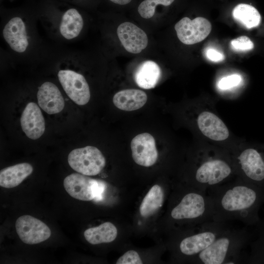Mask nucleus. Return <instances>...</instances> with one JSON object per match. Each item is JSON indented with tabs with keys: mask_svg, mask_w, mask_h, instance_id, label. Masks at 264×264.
I'll use <instances>...</instances> for the list:
<instances>
[{
	"mask_svg": "<svg viewBox=\"0 0 264 264\" xmlns=\"http://www.w3.org/2000/svg\"><path fill=\"white\" fill-rule=\"evenodd\" d=\"M223 187L211 198L213 216L221 220L242 218L251 223L256 221L259 208L264 202V191L240 178L239 181Z\"/></svg>",
	"mask_w": 264,
	"mask_h": 264,
	"instance_id": "f257e3e1",
	"label": "nucleus"
},
{
	"mask_svg": "<svg viewBox=\"0 0 264 264\" xmlns=\"http://www.w3.org/2000/svg\"><path fill=\"white\" fill-rule=\"evenodd\" d=\"M237 175L229 150L202 143L200 159L196 169L195 178L202 191L222 184Z\"/></svg>",
	"mask_w": 264,
	"mask_h": 264,
	"instance_id": "f03ea898",
	"label": "nucleus"
},
{
	"mask_svg": "<svg viewBox=\"0 0 264 264\" xmlns=\"http://www.w3.org/2000/svg\"><path fill=\"white\" fill-rule=\"evenodd\" d=\"M237 176L264 191V157L242 140L230 151Z\"/></svg>",
	"mask_w": 264,
	"mask_h": 264,
	"instance_id": "7ed1b4c3",
	"label": "nucleus"
},
{
	"mask_svg": "<svg viewBox=\"0 0 264 264\" xmlns=\"http://www.w3.org/2000/svg\"><path fill=\"white\" fill-rule=\"evenodd\" d=\"M64 186L67 193L75 199L95 201L102 200L107 187L103 180L78 173L67 176L64 180Z\"/></svg>",
	"mask_w": 264,
	"mask_h": 264,
	"instance_id": "20e7f679",
	"label": "nucleus"
},
{
	"mask_svg": "<svg viewBox=\"0 0 264 264\" xmlns=\"http://www.w3.org/2000/svg\"><path fill=\"white\" fill-rule=\"evenodd\" d=\"M214 214L211 199L202 193L191 192L185 195L180 202L171 211V215L175 220L205 219Z\"/></svg>",
	"mask_w": 264,
	"mask_h": 264,
	"instance_id": "39448f33",
	"label": "nucleus"
},
{
	"mask_svg": "<svg viewBox=\"0 0 264 264\" xmlns=\"http://www.w3.org/2000/svg\"><path fill=\"white\" fill-rule=\"evenodd\" d=\"M68 163L77 172L88 176L99 174L106 165V159L96 147L88 146L74 149L68 155Z\"/></svg>",
	"mask_w": 264,
	"mask_h": 264,
	"instance_id": "423d86ee",
	"label": "nucleus"
},
{
	"mask_svg": "<svg viewBox=\"0 0 264 264\" xmlns=\"http://www.w3.org/2000/svg\"><path fill=\"white\" fill-rule=\"evenodd\" d=\"M240 237L234 234L220 235L205 249L198 254V258L202 264H227L229 257L240 243Z\"/></svg>",
	"mask_w": 264,
	"mask_h": 264,
	"instance_id": "0eeeda50",
	"label": "nucleus"
},
{
	"mask_svg": "<svg viewBox=\"0 0 264 264\" xmlns=\"http://www.w3.org/2000/svg\"><path fill=\"white\" fill-rule=\"evenodd\" d=\"M211 28L210 22L200 17L192 20L184 17L175 25L178 39L187 45L195 44L204 40L210 34Z\"/></svg>",
	"mask_w": 264,
	"mask_h": 264,
	"instance_id": "6e6552de",
	"label": "nucleus"
},
{
	"mask_svg": "<svg viewBox=\"0 0 264 264\" xmlns=\"http://www.w3.org/2000/svg\"><path fill=\"white\" fill-rule=\"evenodd\" d=\"M59 80L67 96L76 104L84 105L90 97L88 85L81 74L69 69L60 70Z\"/></svg>",
	"mask_w": 264,
	"mask_h": 264,
	"instance_id": "1a4fd4ad",
	"label": "nucleus"
},
{
	"mask_svg": "<svg viewBox=\"0 0 264 264\" xmlns=\"http://www.w3.org/2000/svg\"><path fill=\"white\" fill-rule=\"evenodd\" d=\"M16 230L20 239L28 244H35L49 238L51 232L41 220L30 215L20 217L16 221Z\"/></svg>",
	"mask_w": 264,
	"mask_h": 264,
	"instance_id": "9d476101",
	"label": "nucleus"
},
{
	"mask_svg": "<svg viewBox=\"0 0 264 264\" xmlns=\"http://www.w3.org/2000/svg\"><path fill=\"white\" fill-rule=\"evenodd\" d=\"M132 157L140 166L150 167L156 162L158 152L154 137L144 132L135 136L131 143Z\"/></svg>",
	"mask_w": 264,
	"mask_h": 264,
	"instance_id": "9b49d317",
	"label": "nucleus"
},
{
	"mask_svg": "<svg viewBox=\"0 0 264 264\" xmlns=\"http://www.w3.org/2000/svg\"><path fill=\"white\" fill-rule=\"evenodd\" d=\"M117 34L122 45L130 53H139L148 45L146 33L131 22L120 24L117 29Z\"/></svg>",
	"mask_w": 264,
	"mask_h": 264,
	"instance_id": "f8f14e48",
	"label": "nucleus"
},
{
	"mask_svg": "<svg viewBox=\"0 0 264 264\" xmlns=\"http://www.w3.org/2000/svg\"><path fill=\"white\" fill-rule=\"evenodd\" d=\"M22 129L26 136L33 140L40 138L45 130V121L40 109L34 102L29 103L21 117Z\"/></svg>",
	"mask_w": 264,
	"mask_h": 264,
	"instance_id": "ddd939ff",
	"label": "nucleus"
},
{
	"mask_svg": "<svg viewBox=\"0 0 264 264\" xmlns=\"http://www.w3.org/2000/svg\"><path fill=\"white\" fill-rule=\"evenodd\" d=\"M37 99L41 109L49 114L60 112L65 106V101L60 90L50 82H44L39 88Z\"/></svg>",
	"mask_w": 264,
	"mask_h": 264,
	"instance_id": "4468645a",
	"label": "nucleus"
},
{
	"mask_svg": "<svg viewBox=\"0 0 264 264\" xmlns=\"http://www.w3.org/2000/svg\"><path fill=\"white\" fill-rule=\"evenodd\" d=\"M2 34L6 43L14 51L22 53L26 50L29 43L25 25L21 18H12L5 25Z\"/></svg>",
	"mask_w": 264,
	"mask_h": 264,
	"instance_id": "2eb2a0df",
	"label": "nucleus"
},
{
	"mask_svg": "<svg viewBox=\"0 0 264 264\" xmlns=\"http://www.w3.org/2000/svg\"><path fill=\"white\" fill-rule=\"evenodd\" d=\"M220 235V232L216 230L202 231L184 239L180 243V250L188 256L198 254L211 244Z\"/></svg>",
	"mask_w": 264,
	"mask_h": 264,
	"instance_id": "dca6fc26",
	"label": "nucleus"
},
{
	"mask_svg": "<svg viewBox=\"0 0 264 264\" xmlns=\"http://www.w3.org/2000/svg\"><path fill=\"white\" fill-rule=\"evenodd\" d=\"M112 100L117 108L129 111L142 108L147 101V95L141 90L127 89L116 93Z\"/></svg>",
	"mask_w": 264,
	"mask_h": 264,
	"instance_id": "f3484780",
	"label": "nucleus"
},
{
	"mask_svg": "<svg viewBox=\"0 0 264 264\" xmlns=\"http://www.w3.org/2000/svg\"><path fill=\"white\" fill-rule=\"evenodd\" d=\"M159 66L153 61H146L138 66L134 75L136 84L144 89L154 88L161 77Z\"/></svg>",
	"mask_w": 264,
	"mask_h": 264,
	"instance_id": "a211bd4d",
	"label": "nucleus"
},
{
	"mask_svg": "<svg viewBox=\"0 0 264 264\" xmlns=\"http://www.w3.org/2000/svg\"><path fill=\"white\" fill-rule=\"evenodd\" d=\"M33 168L28 163H22L2 169L0 172V185L12 188L20 185L32 173Z\"/></svg>",
	"mask_w": 264,
	"mask_h": 264,
	"instance_id": "6ab92c4d",
	"label": "nucleus"
},
{
	"mask_svg": "<svg viewBox=\"0 0 264 264\" xmlns=\"http://www.w3.org/2000/svg\"><path fill=\"white\" fill-rule=\"evenodd\" d=\"M84 25L83 18L75 8L68 9L63 15L60 32L63 37L71 40L77 37Z\"/></svg>",
	"mask_w": 264,
	"mask_h": 264,
	"instance_id": "aec40b11",
	"label": "nucleus"
},
{
	"mask_svg": "<svg viewBox=\"0 0 264 264\" xmlns=\"http://www.w3.org/2000/svg\"><path fill=\"white\" fill-rule=\"evenodd\" d=\"M117 230L110 222H104L100 225L86 230L84 235L87 241L91 244L109 243L116 238Z\"/></svg>",
	"mask_w": 264,
	"mask_h": 264,
	"instance_id": "412c9836",
	"label": "nucleus"
},
{
	"mask_svg": "<svg viewBox=\"0 0 264 264\" xmlns=\"http://www.w3.org/2000/svg\"><path fill=\"white\" fill-rule=\"evenodd\" d=\"M164 193L158 185H154L144 198L139 207L141 216L149 217L154 214L162 206Z\"/></svg>",
	"mask_w": 264,
	"mask_h": 264,
	"instance_id": "4be33fe9",
	"label": "nucleus"
},
{
	"mask_svg": "<svg viewBox=\"0 0 264 264\" xmlns=\"http://www.w3.org/2000/svg\"><path fill=\"white\" fill-rule=\"evenodd\" d=\"M232 15L235 20L248 29L258 26L261 20L258 11L248 4L241 3L236 6Z\"/></svg>",
	"mask_w": 264,
	"mask_h": 264,
	"instance_id": "5701e85b",
	"label": "nucleus"
},
{
	"mask_svg": "<svg viewBox=\"0 0 264 264\" xmlns=\"http://www.w3.org/2000/svg\"><path fill=\"white\" fill-rule=\"evenodd\" d=\"M175 0H144L138 6L137 10L139 15L144 19L153 17L155 8L158 4L165 6L171 5Z\"/></svg>",
	"mask_w": 264,
	"mask_h": 264,
	"instance_id": "b1692460",
	"label": "nucleus"
},
{
	"mask_svg": "<svg viewBox=\"0 0 264 264\" xmlns=\"http://www.w3.org/2000/svg\"><path fill=\"white\" fill-rule=\"evenodd\" d=\"M232 48L236 51H248L254 47V44L247 36H240L231 42Z\"/></svg>",
	"mask_w": 264,
	"mask_h": 264,
	"instance_id": "393cba45",
	"label": "nucleus"
},
{
	"mask_svg": "<svg viewBox=\"0 0 264 264\" xmlns=\"http://www.w3.org/2000/svg\"><path fill=\"white\" fill-rule=\"evenodd\" d=\"M242 80L238 74H232L222 78L218 83V88L221 90H227L238 86Z\"/></svg>",
	"mask_w": 264,
	"mask_h": 264,
	"instance_id": "a878e982",
	"label": "nucleus"
},
{
	"mask_svg": "<svg viewBox=\"0 0 264 264\" xmlns=\"http://www.w3.org/2000/svg\"><path fill=\"white\" fill-rule=\"evenodd\" d=\"M142 261L137 252L129 250L121 256L117 261L116 264H142Z\"/></svg>",
	"mask_w": 264,
	"mask_h": 264,
	"instance_id": "bb28decb",
	"label": "nucleus"
},
{
	"mask_svg": "<svg viewBox=\"0 0 264 264\" xmlns=\"http://www.w3.org/2000/svg\"><path fill=\"white\" fill-rule=\"evenodd\" d=\"M206 56L210 60L215 62L221 61L224 59L223 54L212 48L207 50Z\"/></svg>",
	"mask_w": 264,
	"mask_h": 264,
	"instance_id": "cd10ccee",
	"label": "nucleus"
},
{
	"mask_svg": "<svg viewBox=\"0 0 264 264\" xmlns=\"http://www.w3.org/2000/svg\"><path fill=\"white\" fill-rule=\"evenodd\" d=\"M111 2L119 4V5H125L130 3L132 0H110Z\"/></svg>",
	"mask_w": 264,
	"mask_h": 264,
	"instance_id": "c85d7f7f",
	"label": "nucleus"
}]
</instances>
